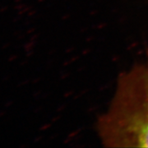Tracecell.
<instances>
[{
	"label": "cell",
	"mask_w": 148,
	"mask_h": 148,
	"mask_svg": "<svg viewBox=\"0 0 148 148\" xmlns=\"http://www.w3.org/2000/svg\"><path fill=\"white\" fill-rule=\"evenodd\" d=\"M96 131L107 147H148V60L119 76L109 107L97 119Z\"/></svg>",
	"instance_id": "cell-1"
}]
</instances>
